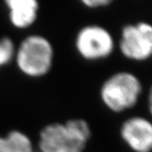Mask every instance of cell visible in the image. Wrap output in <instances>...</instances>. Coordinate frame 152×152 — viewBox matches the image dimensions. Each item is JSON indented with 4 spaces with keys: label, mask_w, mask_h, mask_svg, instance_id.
I'll list each match as a JSON object with an SVG mask.
<instances>
[{
    "label": "cell",
    "mask_w": 152,
    "mask_h": 152,
    "mask_svg": "<svg viewBox=\"0 0 152 152\" xmlns=\"http://www.w3.org/2000/svg\"><path fill=\"white\" fill-rule=\"evenodd\" d=\"M4 5L8 20L16 30L30 29L37 20L40 4L37 0H6Z\"/></svg>",
    "instance_id": "obj_7"
},
{
    "label": "cell",
    "mask_w": 152,
    "mask_h": 152,
    "mask_svg": "<svg viewBox=\"0 0 152 152\" xmlns=\"http://www.w3.org/2000/svg\"><path fill=\"white\" fill-rule=\"evenodd\" d=\"M54 59L55 50L52 42L44 35L32 33L16 45L14 63L24 76L41 79L51 72Z\"/></svg>",
    "instance_id": "obj_3"
},
{
    "label": "cell",
    "mask_w": 152,
    "mask_h": 152,
    "mask_svg": "<svg viewBox=\"0 0 152 152\" xmlns=\"http://www.w3.org/2000/svg\"><path fill=\"white\" fill-rule=\"evenodd\" d=\"M77 54L87 62H99L109 58L114 53L117 42L107 28L98 24L82 26L75 37Z\"/></svg>",
    "instance_id": "obj_4"
},
{
    "label": "cell",
    "mask_w": 152,
    "mask_h": 152,
    "mask_svg": "<svg viewBox=\"0 0 152 152\" xmlns=\"http://www.w3.org/2000/svg\"><path fill=\"white\" fill-rule=\"evenodd\" d=\"M34 152H40V151H35Z\"/></svg>",
    "instance_id": "obj_12"
},
{
    "label": "cell",
    "mask_w": 152,
    "mask_h": 152,
    "mask_svg": "<svg viewBox=\"0 0 152 152\" xmlns=\"http://www.w3.org/2000/svg\"><path fill=\"white\" fill-rule=\"evenodd\" d=\"M148 109L150 113H151L152 109V92L151 89L149 90V93H148Z\"/></svg>",
    "instance_id": "obj_11"
},
{
    "label": "cell",
    "mask_w": 152,
    "mask_h": 152,
    "mask_svg": "<svg viewBox=\"0 0 152 152\" xmlns=\"http://www.w3.org/2000/svg\"><path fill=\"white\" fill-rule=\"evenodd\" d=\"M119 136L132 152H151L152 124L146 117L134 115L125 118L119 127Z\"/></svg>",
    "instance_id": "obj_6"
},
{
    "label": "cell",
    "mask_w": 152,
    "mask_h": 152,
    "mask_svg": "<svg viewBox=\"0 0 152 152\" xmlns=\"http://www.w3.org/2000/svg\"><path fill=\"white\" fill-rule=\"evenodd\" d=\"M117 47L121 55L134 63H145L152 55V26L140 20L124 25Z\"/></svg>",
    "instance_id": "obj_5"
},
{
    "label": "cell",
    "mask_w": 152,
    "mask_h": 152,
    "mask_svg": "<svg viewBox=\"0 0 152 152\" xmlns=\"http://www.w3.org/2000/svg\"><path fill=\"white\" fill-rule=\"evenodd\" d=\"M91 136V127L85 118H74L64 122H52L39 131L37 151L85 152Z\"/></svg>",
    "instance_id": "obj_1"
},
{
    "label": "cell",
    "mask_w": 152,
    "mask_h": 152,
    "mask_svg": "<svg viewBox=\"0 0 152 152\" xmlns=\"http://www.w3.org/2000/svg\"><path fill=\"white\" fill-rule=\"evenodd\" d=\"M144 92L141 80L128 70L113 73L102 83L99 96L103 106L111 113L120 114L134 109Z\"/></svg>",
    "instance_id": "obj_2"
},
{
    "label": "cell",
    "mask_w": 152,
    "mask_h": 152,
    "mask_svg": "<svg viewBox=\"0 0 152 152\" xmlns=\"http://www.w3.org/2000/svg\"><path fill=\"white\" fill-rule=\"evenodd\" d=\"M32 140L26 133L20 129H12L4 135L0 134V152H34Z\"/></svg>",
    "instance_id": "obj_8"
},
{
    "label": "cell",
    "mask_w": 152,
    "mask_h": 152,
    "mask_svg": "<svg viewBox=\"0 0 152 152\" xmlns=\"http://www.w3.org/2000/svg\"><path fill=\"white\" fill-rule=\"evenodd\" d=\"M16 44L10 37H0V70L14 62Z\"/></svg>",
    "instance_id": "obj_9"
},
{
    "label": "cell",
    "mask_w": 152,
    "mask_h": 152,
    "mask_svg": "<svg viewBox=\"0 0 152 152\" xmlns=\"http://www.w3.org/2000/svg\"><path fill=\"white\" fill-rule=\"evenodd\" d=\"M81 4L90 10L103 9L113 4L112 0H82Z\"/></svg>",
    "instance_id": "obj_10"
}]
</instances>
